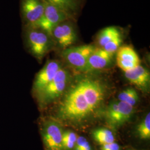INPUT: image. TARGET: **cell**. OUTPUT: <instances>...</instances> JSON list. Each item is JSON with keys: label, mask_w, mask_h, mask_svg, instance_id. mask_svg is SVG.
<instances>
[{"label": "cell", "mask_w": 150, "mask_h": 150, "mask_svg": "<svg viewBox=\"0 0 150 150\" xmlns=\"http://www.w3.org/2000/svg\"><path fill=\"white\" fill-rule=\"evenodd\" d=\"M106 90L99 81L83 78L71 86L60 102L58 117L78 122L95 112L103 101Z\"/></svg>", "instance_id": "6da1fadb"}, {"label": "cell", "mask_w": 150, "mask_h": 150, "mask_svg": "<svg viewBox=\"0 0 150 150\" xmlns=\"http://www.w3.org/2000/svg\"><path fill=\"white\" fill-rule=\"evenodd\" d=\"M25 40L28 50L41 61L54 46L51 35L36 27H25Z\"/></svg>", "instance_id": "7a4b0ae2"}, {"label": "cell", "mask_w": 150, "mask_h": 150, "mask_svg": "<svg viewBox=\"0 0 150 150\" xmlns=\"http://www.w3.org/2000/svg\"><path fill=\"white\" fill-rule=\"evenodd\" d=\"M69 71L61 68L51 81L38 94V102L42 106H46L62 96L69 80Z\"/></svg>", "instance_id": "3957f363"}, {"label": "cell", "mask_w": 150, "mask_h": 150, "mask_svg": "<svg viewBox=\"0 0 150 150\" xmlns=\"http://www.w3.org/2000/svg\"><path fill=\"white\" fill-rule=\"evenodd\" d=\"M73 22V19H68L54 27L51 36L54 45L64 50L75 43L77 35Z\"/></svg>", "instance_id": "277c9868"}, {"label": "cell", "mask_w": 150, "mask_h": 150, "mask_svg": "<svg viewBox=\"0 0 150 150\" xmlns=\"http://www.w3.org/2000/svg\"><path fill=\"white\" fill-rule=\"evenodd\" d=\"M45 10L42 17L35 25L30 27H38L51 35L53 28L59 23L68 19L74 20L73 17L57 7L45 1Z\"/></svg>", "instance_id": "5b68a950"}, {"label": "cell", "mask_w": 150, "mask_h": 150, "mask_svg": "<svg viewBox=\"0 0 150 150\" xmlns=\"http://www.w3.org/2000/svg\"><path fill=\"white\" fill-rule=\"evenodd\" d=\"M95 48L91 45L69 47L64 50L62 56L71 66L77 70L84 71L88 59Z\"/></svg>", "instance_id": "8992f818"}, {"label": "cell", "mask_w": 150, "mask_h": 150, "mask_svg": "<svg viewBox=\"0 0 150 150\" xmlns=\"http://www.w3.org/2000/svg\"><path fill=\"white\" fill-rule=\"evenodd\" d=\"M41 133L46 150H64L62 145V129L54 120H46L42 124Z\"/></svg>", "instance_id": "52a82bcc"}, {"label": "cell", "mask_w": 150, "mask_h": 150, "mask_svg": "<svg viewBox=\"0 0 150 150\" xmlns=\"http://www.w3.org/2000/svg\"><path fill=\"white\" fill-rule=\"evenodd\" d=\"M44 0H21V15L24 27L35 25L42 17Z\"/></svg>", "instance_id": "ba28073f"}, {"label": "cell", "mask_w": 150, "mask_h": 150, "mask_svg": "<svg viewBox=\"0 0 150 150\" xmlns=\"http://www.w3.org/2000/svg\"><path fill=\"white\" fill-rule=\"evenodd\" d=\"M132 113V106L119 101L108 106L106 116L108 122L110 125L113 126H118L129 120Z\"/></svg>", "instance_id": "9c48e42d"}, {"label": "cell", "mask_w": 150, "mask_h": 150, "mask_svg": "<svg viewBox=\"0 0 150 150\" xmlns=\"http://www.w3.org/2000/svg\"><path fill=\"white\" fill-rule=\"evenodd\" d=\"M59 61L48 60L36 76L33 83V89L38 94L54 79L57 71L61 68Z\"/></svg>", "instance_id": "30bf717a"}, {"label": "cell", "mask_w": 150, "mask_h": 150, "mask_svg": "<svg viewBox=\"0 0 150 150\" xmlns=\"http://www.w3.org/2000/svg\"><path fill=\"white\" fill-rule=\"evenodd\" d=\"M117 51V64L124 72L132 70L140 64L139 56L132 47L121 46Z\"/></svg>", "instance_id": "8fae6325"}, {"label": "cell", "mask_w": 150, "mask_h": 150, "mask_svg": "<svg viewBox=\"0 0 150 150\" xmlns=\"http://www.w3.org/2000/svg\"><path fill=\"white\" fill-rule=\"evenodd\" d=\"M112 58L113 54L102 48H96L89 56L84 71L104 69L111 64Z\"/></svg>", "instance_id": "7c38bea8"}, {"label": "cell", "mask_w": 150, "mask_h": 150, "mask_svg": "<svg viewBox=\"0 0 150 150\" xmlns=\"http://www.w3.org/2000/svg\"><path fill=\"white\" fill-rule=\"evenodd\" d=\"M125 76L130 83L142 90L148 89L150 86V72L140 64L132 70L125 72Z\"/></svg>", "instance_id": "4fadbf2b"}, {"label": "cell", "mask_w": 150, "mask_h": 150, "mask_svg": "<svg viewBox=\"0 0 150 150\" xmlns=\"http://www.w3.org/2000/svg\"><path fill=\"white\" fill-rule=\"evenodd\" d=\"M46 2L64 11L74 18L80 8L81 0H44Z\"/></svg>", "instance_id": "5bb4252c"}, {"label": "cell", "mask_w": 150, "mask_h": 150, "mask_svg": "<svg viewBox=\"0 0 150 150\" xmlns=\"http://www.w3.org/2000/svg\"><path fill=\"white\" fill-rule=\"evenodd\" d=\"M120 36H121V34L117 28L110 26L103 29L100 32L97 40L98 44L102 48L108 42Z\"/></svg>", "instance_id": "9a60e30c"}, {"label": "cell", "mask_w": 150, "mask_h": 150, "mask_svg": "<svg viewBox=\"0 0 150 150\" xmlns=\"http://www.w3.org/2000/svg\"><path fill=\"white\" fill-rule=\"evenodd\" d=\"M92 136L100 145H105L115 142V137L112 132L107 129L100 128L93 130Z\"/></svg>", "instance_id": "2e32d148"}, {"label": "cell", "mask_w": 150, "mask_h": 150, "mask_svg": "<svg viewBox=\"0 0 150 150\" xmlns=\"http://www.w3.org/2000/svg\"><path fill=\"white\" fill-rule=\"evenodd\" d=\"M120 101L125 102L134 107L138 101L139 97L136 90L132 88H129L122 91L118 95Z\"/></svg>", "instance_id": "e0dca14e"}, {"label": "cell", "mask_w": 150, "mask_h": 150, "mask_svg": "<svg viewBox=\"0 0 150 150\" xmlns=\"http://www.w3.org/2000/svg\"><path fill=\"white\" fill-rule=\"evenodd\" d=\"M77 136L75 132L66 131L62 133V145L64 150H71L74 149Z\"/></svg>", "instance_id": "ac0fdd59"}, {"label": "cell", "mask_w": 150, "mask_h": 150, "mask_svg": "<svg viewBox=\"0 0 150 150\" xmlns=\"http://www.w3.org/2000/svg\"><path fill=\"white\" fill-rule=\"evenodd\" d=\"M137 132L141 139H149L150 138V113L146 116L145 119L139 123L137 127Z\"/></svg>", "instance_id": "d6986e66"}, {"label": "cell", "mask_w": 150, "mask_h": 150, "mask_svg": "<svg viewBox=\"0 0 150 150\" xmlns=\"http://www.w3.org/2000/svg\"><path fill=\"white\" fill-rule=\"evenodd\" d=\"M122 42L121 36L115 38L114 39L106 43L102 48L105 50L107 52L113 54L116 52L118 48L121 47V45Z\"/></svg>", "instance_id": "ffe728a7"}, {"label": "cell", "mask_w": 150, "mask_h": 150, "mask_svg": "<svg viewBox=\"0 0 150 150\" xmlns=\"http://www.w3.org/2000/svg\"><path fill=\"white\" fill-rule=\"evenodd\" d=\"M90 146H91L90 145L89 142L87 141L85 137L80 136L77 137L74 147V150H83Z\"/></svg>", "instance_id": "44dd1931"}, {"label": "cell", "mask_w": 150, "mask_h": 150, "mask_svg": "<svg viewBox=\"0 0 150 150\" xmlns=\"http://www.w3.org/2000/svg\"><path fill=\"white\" fill-rule=\"evenodd\" d=\"M101 150H120V146L117 143L113 142L112 143L101 145Z\"/></svg>", "instance_id": "7402d4cb"}, {"label": "cell", "mask_w": 150, "mask_h": 150, "mask_svg": "<svg viewBox=\"0 0 150 150\" xmlns=\"http://www.w3.org/2000/svg\"><path fill=\"white\" fill-rule=\"evenodd\" d=\"M92 150V149H91V147H88V148H87L86 149H85V150Z\"/></svg>", "instance_id": "603a6c76"}]
</instances>
